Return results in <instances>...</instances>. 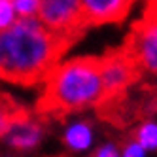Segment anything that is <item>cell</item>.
I'll return each mask as SVG.
<instances>
[{
  "instance_id": "obj_15",
  "label": "cell",
  "mask_w": 157,
  "mask_h": 157,
  "mask_svg": "<svg viewBox=\"0 0 157 157\" xmlns=\"http://www.w3.org/2000/svg\"><path fill=\"white\" fill-rule=\"evenodd\" d=\"M153 15H155V19H157V8H155V13H153Z\"/></svg>"
},
{
  "instance_id": "obj_3",
  "label": "cell",
  "mask_w": 157,
  "mask_h": 157,
  "mask_svg": "<svg viewBox=\"0 0 157 157\" xmlns=\"http://www.w3.org/2000/svg\"><path fill=\"white\" fill-rule=\"evenodd\" d=\"M36 19L53 34L70 42L85 27L82 0H40Z\"/></svg>"
},
{
  "instance_id": "obj_11",
  "label": "cell",
  "mask_w": 157,
  "mask_h": 157,
  "mask_svg": "<svg viewBox=\"0 0 157 157\" xmlns=\"http://www.w3.org/2000/svg\"><path fill=\"white\" fill-rule=\"evenodd\" d=\"M12 4L19 19H34L38 15L40 0H12Z\"/></svg>"
},
{
  "instance_id": "obj_13",
  "label": "cell",
  "mask_w": 157,
  "mask_h": 157,
  "mask_svg": "<svg viewBox=\"0 0 157 157\" xmlns=\"http://www.w3.org/2000/svg\"><path fill=\"white\" fill-rule=\"evenodd\" d=\"M119 157H150V153L146 151L134 138H131L123 146H119Z\"/></svg>"
},
{
  "instance_id": "obj_12",
  "label": "cell",
  "mask_w": 157,
  "mask_h": 157,
  "mask_svg": "<svg viewBox=\"0 0 157 157\" xmlns=\"http://www.w3.org/2000/svg\"><path fill=\"white\" fill-rule=\"evenodd\" d=\"M15 21V10L12 0H0V30H6Z\"/></svg>"
},
{
  "instance_id": "obj_1",
  "label": "cell",
  "mask_w": 157,
  "mask_h": 157,
  "mask_svg": "<svg viewBox=\"0 0 157 157\" xmlns=\"http://www.w3.org/2000/svg\"><path fill=\"white\" fill-rule=\"evenodd\" d=\"M68 46L70 40L53 34L36 17L15 19L0 30V80L19 85L44 82Z\"/></svg>"
},
{
  "instance_id": "obj_6",
  "label": "cell",
  "mask_w": 157,
  "mask_h": 157,
  "mask_svg": "<svg viewBox=\"0 0 157 157\" xmlns=\"http://www.w3.org/2000/svg\"><path fill=\"white\" fill-rule=\"evenodd\" d=\"M132 0H82L85 25L119 23L129 13Z\"/></svg>"
},
{
  "instance_id": "obj_10",
  "label": "cell",
  "mask_w": 157,
  "mask_h": 157,
  "mask_svg": "<svg viewBox=\"0 0 157 157\" xmlns=\"http://www.w3.org/2000/svg\"><path fill=\"white\" fill-rule=\"evenodd\" d=\"M136 140L146 151H157V119H146L134 131Z\"/></svg>"
},
{
  "instance_id": "obj_9",
  "label": "cell",
  "mask_w": 157,
  "mask_h": 157,
  "mask_svg": "<svg viewBox=\"0 0 157 157\" xmlns=\"http://www.w3.org/2000/svg\"><path fill=\"white\" fill-rule=\"evenodd\" d=\"M25 117H29V112L25 108L15 104L8 95L0 93V138L8 136V132L12 131V127Z\"/></svg>"
},
{
  "instance_id": "obj_8",
  "label": "cell",
  "mask_w": 157,
  "mask_h": 157,
  "mask_svg": "<svg viewBox=\"0 0 157 157\" xmlns=\"http://www.w3.org/2000/svg\"><path fill=\"white\" fill-rule=\"evenodd\" d=\"M63 140L72 151H78V153L87 151L95 144V129L89 121H83V119L72 121L66 125Z\"/></svg>"
},
{
  "instance_id": "obj_2",
  "label": "cell",
  "mask_w": 157,
  "mask_h": 157,
  "mask_svg": "<svg viewBox=\"0 0 157 157\" xmlns=\"http://www.w3.org/2000/svg\"><path fill=\"white\" fill-rule=\"evenodd\" d=\"M106 98L97 57H74L57 63L44 80L40 114H68L100 104Z\"/></svg>"
},
{
  "instance_id": "obj_14",
  "label": "cell",
  "mask_w": 157,
  "mask_h": 157,
  "mask_svg": "<svg viewBox=\"0 0 157 157\" xmlns=\"http://www.w3.org/2000/svg\"><path fill=\"white\" fill-rule=\"evenodd\" d=\"M91 157H119V146L114 142H106L93 151Z\"/></svg>"
},
{
  "instance_id": "obj_5",
  "label": "cell",
  "mask_w": 157,
  "mask_h": 157,
  "mask_svg": "<svg viewBox=\"0 0 157 157\" xmlns=\"http://www.w3.org/2000/svg\"><path fill=\"white\" fill-rule=\"evenodd\" d=\"M98 70H100V80H102L106 98L125 91L134 82L136 72H138L127 51L110 53L106 57H100L98 59Z\"/></svg>"
},
{
  "instance_id": "obj_4",
  "label": "cell",
  "mask_w": 157,
  "mask_h": 157,
  "mask_svg": "<svg viewBox=\"0 0 157 157\" xmlns=\"http://www.w3.org/2000/svg\"><path fill=\"white\" fill-rule=\"evenodd\" d=\"M127 53L136 66L150 76H157V19L155 15L146 17L134 29Z\"/></svg>"
},
{
  "instance_id": "obj_7",
  "label": "cell",
  "mask_w": 157,
  "mask_h": 157,
  "mask_svg": "<svg viewBox=\"0 0 157 157\" xmlns=\"http://www.w3.org/2000/svg\"><path fill=\"white\" fill-rule=\"evenodd\" d=\"M42 134H44L42 125L29 116L25 119L17 121L12 127V131L8 132V142L12 144L13 148L29 150V148H34V146L42 140Z\"/></svg>"
}]
</instances>
